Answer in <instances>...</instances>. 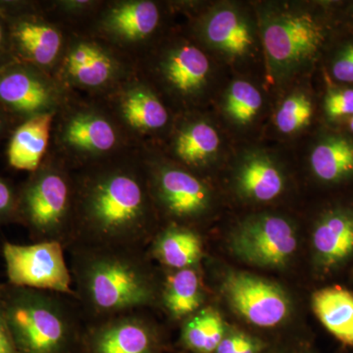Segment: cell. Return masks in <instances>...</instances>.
I'll return each instance as SVG.
<instances>
[{"label": "cell", "mask_w": 353, "mask_h": 353, "mask_svg": "<svg viewBox=\"0 0 353 353\" xmlns=\"http://www.w3.org/2000/svg\"><path fill=\"white\" fill-rule=\"evenodd\" d=\"M74 172L75 209L69 248H141L152 240L157 209L141 150Z\"/></svg>", "instance_id": "cell-1"}, {"label": "cell", "mask_w": 353, "mask_h": 353, "mask_svg": "<svg viewBox=\"0 0 353 353\" xmlns=\"http://www.w3.org/2000/svg\"><path fill=\"white\" fill-rule=\"evenodd\" d=\"M77 303L90 321L141 311L159 303L160 290L141 248L73 245Z\"/></svg>", "instance_id": "cell-2"}, {"label": "cell", "mask_w": 353, "mask_h": 353, "mask_svg": "<svg viewBox=\"0 0 353 353\" xmlns=\"http://www.w3.org/2000/svg\"><path fill=\"white\" fill-rule=\"evenodd\" d=\"M68 297L0 285V304L20 353L80 352L83 327Z\"/></svg>", "instance_id": "cell-3"}, {"label": "cell", "mask_w": 353, "mask_h": 353, "mask_svg": "<svg viewBox=\"0 0 353 353\" xmlns=\"http://www.w3.org/2000/svg\"><path fill=\"white\" fill-rule=\"evenodd\" d=\"M136 150L99 99L72 92L55 114L50 152L74 171Z\"/></svg>", "instance_id": "cell-4"}, {"label": "cell", "mask_w": 353, "mask_h": 353, "mask_svg": "<svg viewBox=\"0 0 353 353\" xmlns=\"http://www.w3.org/2000/svg\"><path fill=\"white\" fill-rule=\"evenodd\" d=\"M75 172L48 152L43 163L18 187V224L34 241L72 243Z\"/></svg>", "instance_id": "cell-5"}, {"label": "cell", "mask_w": 353, "mask_h": 353, "mask_svg": "<svg viewBox=\"0 0 353 353\" xmlns=\"http://www.w3.org/2000/svg\"><path fill=\"white\" fill-rule=\"evenodd\" d=\"M136 71L134 62L101 39L71 32L53 77L70 92L99 99Z\"/></svg>", "instance_id": "cell-6"}, {"label": "cell", "mask_w": 353, "mask_h": 353, "mask_svg": "<svg viewBox=\"0 0 353 353\" xmlns=\"http://www.w3.org/2000/svg\"><path fill=\"white\" fill-rule=\"evenodd\" d=\"M137 71L168 104L190 103L208 87L210 60L192 39H161L136 64Z\"/></svg>", "instance_id": "cell-7"}, {"label": "cell", "mask_w": 353, "mask_h": 353, "mask_svg": "<svg viewBox=\"0 0 353 353\" xmlns=\"http://www.w3.org/2000/svg\"><path fill=\"white\" fill-rule=\"evenodd\" d=\"M166 12L154 0H104L83 34L101 39L137 64L161 41Z\"/></svg>", "instance_id": "cell-8"}, {"label": "cell", "mask_w": 353, "mask_h": 353, "mask_svg": "<svg viewBox=\"0 0 353 353\" xmlns=\"http://www.w3.org/2000/svg\"><path fill=\"white\" fill-rule=\"evenodd\" d=\"M101 101L134 148H157L173 127V111L138 71Z\"/></svg>", "instance_id": "cell-9"}, {"label": "cell", "mask_w": 353, "mask_h": 353, "mask_svg": "<svg viewBox=\"0 0 353 353\" xmlns=\"http://www.w3.org/2000/svg\"><path fill=\"white\" fill-rule=\"evenodd\" d=\"M0 12L8 26L15 60L53 76L71 32L43 12L41 1H0Z\"/></svg>", "instance_id": "cell-10"}, {"label": "cell", "mask_w": 353, "mask_h": 353, "mask_svg": "<svg viewBox=\"0 0 353 353\" xmlns=\"http://www.w3.org/2000/svg\"><path fill=\"white\" fill-rule=\"evenodd\" d=\"M154 208L171 225L199 219L211 202L208 185L194 172L171 161L157 148H141Z\"/></svg>", "instance_id": "cell-11"}, {"label": "cell", "mask_w": 353, "mask_h": 353, "mask_svg": "<svg viewBox=\"0 0 353 353\" xmlns=\"http://www.w3.org/2000/svg\"><path fill=\"white\" fill-rule=\"evenodd\" d=\"M65 250L58 241H34L31 245L6 241L2 245V255L8 279L7 284L76 299Z\"/></svg>", "instance_id": "cell-12"}, {"label": "cell", "mask_w": 353, "mask_h": 353, "mask_svg": "<svg viewBox=\"0 0 353 353\" xmlns=\"http://www.w3.org/2000/svg\"><path fill=\"white\" fill-rule=\"evenodd\" d=\"M71 94L31 64L14 61L0 69V109L18 123L57 112Z\"/></svg>", "instance_id": "cell-13"}, {"label": "cell", "mask_w": 353, "mask_h": 353, "mask_svg": "<svg viewBox=\"0 0 353 353\" xmlns=\"http://www.w3.org/2000/svg\"><path fill=\"white\" fill-rule=\"evenodd\" d=\"M262 38L273 68L287 73L314 57L324 32L310 14L282 11L264 20Z\"/></svg>", "instance_id": "cell-14"}, {"label": "cell", "mask_w": 353, "mask_h": 353, "mask_svg": "<svg viewBox=\"0 0 353 353\" xmlns=\"http://www.w3.org/2000/svg\"><path fill=\"white\" fill-rule=\"evenodd\" d=\"M232 252L253 266L281 268L297 248L294 228L281 216L263 214L248 218L230 239Z\"/></svg>", "instance_id": "cell-15"}, {"label": "cell", "mask_w": 353, "mask_h": 353, "mask_svg": "<svg viewBox=\"0 0 353 353\" xmlns=\"http://www.w3.org/2000/svg\"><path fill=\"white\" fill-rule=\"evenodd\" d=\"M228 303L241 318L260 328H273L287 319L289 296L271 282L245 272H231L222 285Z\"/></svg>", "instance_id": "cell-16"}, {"label": "cell", "mask_w": 353, "mask_h": 353, "mask_svg": "<svg viewBox=\"0 0 353 353\" xmlns=\"http://www.w3.org/2000/svg\"><path fill=\"white\" fill-rule=\"evenodd\" d=\"M82 353H159V334L139 311L90 321L83 327Z\"/></svg>", "instance_id": "cell-17"}, {"label": "cell", "mask_w": 353, "mask_h": 353, "mask_svg": "<svg viewBox=\"0 0 353 353\" xmlns=\"http://www.w3.org/2000/svg\"><path fill=\"white\" fill-rule=\"evenodd\" d=\"M167 138V153L162 154L192 172L208 166L219 150V134L201 117L175 119Z\"/></svg>", "instance_id": "cell-18"}, {"label": "cell", "mask_w": 353, "mask_h": 353, "mask_svg": "<svg viewBox=\"0 0 353 353\" xmlns=\"http://www.w3.org/2000/svg\"><path fill=\"white\" fill-rule=\"evenodd\" d=\"M192 36L229 57H243L253 44L252 32L236 9L224 7L202 14L192 25Z\"/></svg>", "instance_id": "cell-19"}, {"label": "cell", "mask_w": 353, "mask_h": 353, "mask_svg": "<svg viewBox=\"0 0 353 353\" xmlns=\"http://www.w3.org/2000/svg\"><path fill=\"white\" fill-rule=\"evenodd\" d=\"M55 114L37 116L14 128L6 148L7 162L13 169L32 173L41 166L50 152Z\"/></svg>", "instance_id": "cell-20"}, {"label": "cell", "mask_w": 353, "mask_h": 353, "mask_svg": "<svg viewBox=\"0 0 353 353\" xmlns=\"http://www.w3.org/2000/svg\"><path fill=\"white\" fill-rule=\"evenodd\" d=\"M152 241L153 259L172 271L194 268L203 254L201 236L190 227L169 224Z\"/></svg>", "instance_id": "cell-21"}, {"label": "cell", "mask_w": 353, "mask_h": 353, "mask_svg": "<svg viewBox=\"0 0 353 353\" xmlns=\"http://www.w3.org/2000/svg\"><path fill=\"white\" fill-rule=\"evenodd\" d=\"M317 259L324 266L343 262L353 253V213L334 210L317 223L313 233Z\"/></svg>", "instance_id": "cell-22"}, {"label": "cell", "mask_w": 353, "mask_h": 353, "mask_svg": "<svg viewBox=\"0 0 353 353\" xmlns=\"http://www.w3.org/2000/svg\"><path fill=\"white\" fill-rule=\"evenodd\" d=\"M203 301V290L196 267L172 271L162 283L159 303L172 319H187L201 310Z\"/></svg>", "instance_id": "cell-23"}, {"label": "cell", "mask_w": 353, "mask_h": 353, "mask_svg": "<svg viewBox=\"0 0 353 353\" xmlns=\"http://www.w3.org/2000/svg\"><path fill=\"white\" fill-rule=\"evenodd\" d=\"M236 183L241 194L246 199L267 202L282 194L285 178L270 158L257 153L246 157L241 163Z\"/></svg>", "instance_id": "cell-24"}, {"label": "cell", "mask_w": 353, "mask_h": 353, "mask_svg": "<svg viewBox=\"0 0 353 353\" xmlns=\"http://www.w3.org/2000/svg\"><path fill=\"white\" fill-rule=\"evenodd\" d=\"M312 306L323 326L353 347V294L340 287L320 290L313 294Z\"/></svg>", "instance_id": "cell-25"}, {"label": "cell", "mask_w": 353, "mask_h": 353, "mask_svg": "<svg viewBox=\"0 0 353 353\" xmlns=\"http://www.w3.org/2000/svg\"><path fill=\"white\" fill-rule=\"evenodd\" d=\"M312 171L324 182H338L353 174V143L332 137L318 143L311 153Z\"/></svg>", "instance_id": "cell-26"}, {"label": "cell", "mask_w": 353, "mask_h": 353, "mask_svg": "<svg viewBox=\"0 0 353 353\" xmlns=\"http://www.w3.org/2000/svg\"><path fill=\"white\" fill-rule=\"evenodd\" d=\"M225 333L219 313L213 308H201L183 320L181 345L192 353H215Z\"/></svg>", "instance_id": "cell-27"}, {"label": "cell", "mask_w": 353, "mask_h": 353, "mask_svg": "<svg viewBox=\"0 0 353 353\" xmlns=\"http://www.w3.org/2000/svg\"><path fill=\"white\" fill-rule=\"evenodd\" d=\"M104 0H43L44 13L70 32L83 34Z\"/></svg>", "instance_id": "cell-28"}, {"label": "cell", "mask_w": 353, "mask_h": 353, "mask_svg": "<svg viewBox=\"0 0 353 353\" xmlns=\"http://www.w3.org/2000/svg\"><path fill=\"white\" fill-rule=\"evenodd\" d=\"M262 105L259 90L245 81H236L228 90L225 111L236 124L252 122Z\"/></svg>", "instance_id": "cell-29"}, {"label": "cell", "mask_w": 353, "mask_h": 353, "mask_svg": "<svg viewBox=\"0 0 353 353\" xmlns=\"http://www.w3.org/2000/svg\"><path fill=\"white\" fill-rule=\"evenodd\" d=\"M310 99L303 94L290 95L276 115V125L283 134H292L307 126L312 117Z\"/></svg>", "instance_id": "cell-30"}, {"label": "cell", "mask_w": 353, "mask_h": 353, "mask_svg": "<svg viewBox=\"0 0 353 353\" xmlns=\"http://www.w3.org/2000/svg\"><path fill=\"white\" fill-rule=\"evenodd\" d=\"M264 348L263 341L254 336L243 332L226 331L215 353H261Z\"/></svg>", "instance_id": "cell-31"}, {"label": "cell", "mask_w": 353, "mask_h": 353, "mask_svg": "<svg viewBox=\"0 0 353 353\" xmlns=\"http://www.w3.org/2000/svg\"><path fill=\"white\" fill-rule=\"evenodd\" d=\"M18 224V188L0 176V226Z\"/></svg>", "instance_id": "cell-32"}, {"label": "cell", "mask_w": 353, "mask_h": 353, "mask_svg": "<svg viewBox=\"0 0 353 353\" xmlns=\"http://www.w3.org/2000/svg\"><path fill=\"white\" fill-rule=\"evenodd\" d=\"M325 110L329 117H345L353 115V90H336L330 92L325 99Z\"/></svg>", "instance_id": "cell-33"}, {"label": "cell", "mask_w": 353, "mask_h": 353, "mask_svg": "<svg viewBox=\"0 0 353 353\" xmlns=\"http://www.w3.org/2000/svg\"><path fill=\"white\" fill-rule=\"evenodd\" d=\"M333 75L341 82L353 83V43L347 46L336 58Z\"/></svg>", "instance_id": "cell-34"}, {"label": "cell", "mask_w": 353, "mask_h": 353, "mask_svg": "<svg viewBox=\"0 0 353 353\" xmlns=\"http://www.w3.org/2000/svg\"><path fill=\"white\" fill-rule=\"evenodd\" d=\"M14 61L17 60L14 58L12 50H11L8 26L3 14L0 12V69Z\"/></svg>", "instance_id": "cell-35"}, {"label": "cell", "mask_w": 353, "mask_h": 353, "mask_svg": "<svg viewBox=\"0 0 353 353\" xmlns=\"http://www.w3.org/2000/svg\"><path fill=\"white\" fill-rule=\"evenodd\" d=\"M0 353H20L16 347L0 304Z\"/></svg>", "instance_id": "cell-36"}, {"label": "cell", "mask_w": 353, "mask_h": 353, "mask_svg": "<svg viewBox=\"0 0 353 353\" xmlns=\"http://www.w3.org/2000/svg\"><path fill=\"white\" fill-rule=\"evenodd\" d=\"M19 123L13 119L12 117L2 111L0 109V143L4 139H8L12 132L14 128L17 126Z\"/></svg>", "instance_id": "cell-37"}, {"label": "cell", "mask_w": 353, "mask_h": 353, "mask_svg": "<svg viewBox=\"0 0 353 353\" xmlns=\"http://www.w3.org/2000/svg\"><path fill=\"white\" fill-rule=\"evenodd\" d=\"M350 129H352V131L353 132V115L352 117V120H350Z\"/></svg>", "instance_id": "cell-38"}, {"label": "cell", "mask_w": 353, "mask_h": 353, "mask_svg": "<svg viewBox=\"0 0 353 353\" xmlns=\"http://www.w3.org/2000/svg\"><path fill=\"white\" fill-rule=\"evenodd\" d=\"M79 353H82V352H81V350H80V352H79Z\"/></svg>", "instance_id": "cell-39"}]
</instances>
